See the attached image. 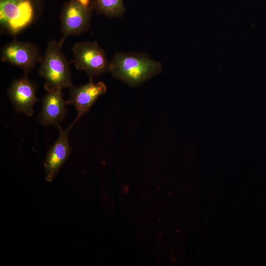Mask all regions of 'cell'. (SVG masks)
Returning a JSON list of instances; mask_svg holds the SVG:
<instances>
[{"label":"cell","instance_id":"cell-2","mask_svg":"<svg viewBox=\"0 0 266 266\" xmlns=\"http://www.w3.org/2000/svg\"><path fill=\"white\" fill-rule=\"evenodd\" d=\"M63 43L61 40H50L40 62L38 73L44 80V87L47 92L73 85L70 63L62 50Z\"/></svg>","mask_w":266,"mask_h":266},{"label":"cell","instance_id":"cell-1","mask_svg":"<svg viewBox=\"0 0 266 266\" xmlns=\"http://www.w3.org/2000/svg\"><path fill=\"white\" fill-rule=\"evenodd\" d=\"M162 64L145 53H116L110 61L109 72L128 85L137 87L159 74Z\"/></svg>","mask_w":266,"mask_h":266},{"label":"cell","instance_id":"cell-9","mask_svg":"<svg viewBox=\"0 0 266 266\" xmlns=\"http://www.w3.org/2000/svg\"><path fill=\"white\" fill-rule=\"evenodd\" d=\"M69 89L66 101L75 108L77 113L76 119L78 120L89 110L100 96L105 93L107 87L102 81L95 83L93 78H89L88 83L78 86L72 85Z\"/></svg>","mask_w":266,"mask_h":266},{"label":"cell","instance_id":"cell-12","mask_svg":"<svg viewBox=\"0 0 266 266\" xmlns=\"http://www.w3.org/2000/svg\"><path fill=\"white\" fill-rule=\"evenodd\" d=\"M86 4L92 5L93 1L94 0H78Z\"/></svg>","mask_w":266,"mask_h":266},{"label":"cell","instance_id":"cell-5","mask_svg":"<svg viewBox=\"0 0 266 266\" xmlns=\"http://www.w3.org/2000/svg\"><path fill=\"white\" fill-rule=\"evenodd\" d=\"M92 5L78 0H69L65 3L60 15L61 40L64 42L69 36L79 35L89 28Z\"/></svg>","mask_w":266,"mask_h":266},{"label":"cell","instance_id":"cell-3","mask_svg":"<svg viewBox=\"0 0 266 266\" xmlns=\"http://www.w3.org/2000/svg\"><path fill=\"white\" fill-rule=\"evenodd\" d=\"M41 0H0V30L15 36L39 16Z\"/></svg>","mask_w":266,"mask_h":266},{"label":"cell","instance_id":"cell-10","mask_svg":"<svg viewBox=\"0 0 266 266\" xmlns=\"http://www.w3.org/2000/svg\"><path fill=\"white\" fill-rule=\"evenodd\" d=\"M62 89L47 92L42 100V108L39 115L40 123L45 126L60 127L67 111V104L63 98Z\"/></svg>","mask_w":266,"mask_h":266},{"label":"cell","instance_id":"cell-7","mask_svg":"<svg viewBox=\"0 0 266 266\" xmlns=\"http://www.w3.org/2000/svg\"><path fill=\"white\" fill-rule=\"evenodd\" d=\"M78 120L73 122L66 129L59 127V135L53 145L49 148L44 164L45 179L52 181L59 170L67 160L71 151L68 135L72 127Z\"/></svg>","mask_w":266,"mask_h":266},{"label":"cell","instance_id":"cell-8","mask_svg":"<svg viewBox=\"0 0 266 266\" xmlns=\"http://www.w3.org/2000/svg\"><path fill=\"white\" fill-rule=\"evenodd\" d=\"M36 90L35 84L28 78L27 74L12 82L7 89V93L17 112L24 113L28 116L33 114V106L39 100L36 96Z\"/></svg>","mask_w":266,"mask_h":266},{"label":"cell","instance_id":"cell-4","mask_svg":"<svg viewBox=\"0 0 266 266\" xmlns=\"http://www.w3.org/2000/svg\"><path fill=\"white\" fill-rule=\"evenodd\" d=\"M73 63L75 67L93 78L109 72L110 61L103 48L97 41L75 43L72 47Z\"/></svg>","mask_w":266,"mask_h":266},{"label":"cell","instance_id":"cell-11","mask_svg":"<svg viewBox=\"0 0 266 266\" xmlns=\"http://www.w3.org/2000/svg\"><path fill=\"white\" fill-rule=\"evenodd\" d=\"M93 8L99 14L108 17H120L125 8L123 0H94Z\"/></svg>","mask_w":266,"mask_h":266},{"label":"cell","instance_id":"cell-6","mask_svg":"<svg viewBox=\"0 0 266 266\" xmlns=\"http://www.w3.org/2000/svg\"><path fill=\"white\" fill-rule=\"evenodd\" d=\"M42 58L39 48L31 42L14 40L0 49L1 60L20 68L26 74L40 62Z\"/></svg>","mask_w":266,"mask_h":266}]
</instances>
